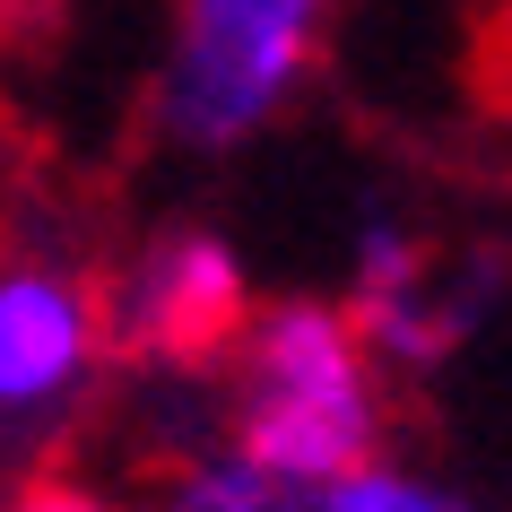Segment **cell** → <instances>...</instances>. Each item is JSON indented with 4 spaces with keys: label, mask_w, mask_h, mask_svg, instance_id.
Instances as JSON below:
<instances>
[{
    "label": "cell",
    "mask_w": 512,
    "mask_h": 512,
    "mask_svg": "<svg viewBox=\"0 0 512 512\" xmlns=\"http://www.w3.org/2000/svg\"><path fill=\"white\" fill-rule=\"evenodd\" d=\"M217 443L296 486H339L391 443V374L339 296H261L217 365Z\"/></svg>",
    "instance_id": "1"
},
{
    "label": "cell",
    "mask_w": 512,
    "mask_h": 512,
    "mask_svg": "<svg viewBox=\"0 0 512 512\" xmlns=\"http://www.w3.org/2000/svg\"><path fill=\"white\" fill-rule=\"evenodd\" d=\"M252 304V270L217 226H157L105 287L113 356H148L157 374H217Z\"/></svg>",
    "instance_id": "4"
},
{
    "label": "cell",
    "mask_w": 512,
    "mask_h": 512,
    "mask_svg": "<svg viewBox=\"0 0 512 512\" xmlns=\"http://www.w3.org/2000/svg\"><path fill=\"white\" fill-rule=\"evenodd\" d=\"M365 330V348L382 356V374H434V365H452V348L478 330V296L460 287L443 261H426L417 278L400 287H382V296H339Z\"/></svg>",
    "instance_id": "5"
},
{
    "label": "cell",
    "mask_w": 512,
    "mask_h": 512,
    "mask_svg": "<svg viewBox=\"0 0 512 512\" xmlns=\"http://www.w3.org/2000/svg\"><path fill=\"white\" fill-rule=\"evenodd\" d=\"M339 0H174L157 61V139L183 157H235L322 70Z\"/></svg>",
    "instance_id": "2"
},
{
    "label": "cell",
    "mask_w": 512,
    "mask_h": 512,
    "mask_svg": "<svg viewBox=\"0 0 512 512\" xmlns=\"http://www.w3.org/2000/svg\"><path fill=\"white\" fill-rule=\"evenodd\" d=\"M0 512H148V504H131L105 478H79V469H35L0 495Z\"/></svg>",
    "instance_id": "8"
},
{
    "label": "cell",
    "mask_w": 512,
    "mask_h": 512,
    "mask_svg": "<svg viewBox=\"0 0 512 512\" xmlns=\"http://www.w3.org/2000/svg\"><path fill=\"white\" fill-rule=\"evenodd\" d=\"M105 365H113L105 278L61 252L0 261V452L53 443L96 400Z\"/></svg>",
    "instance_id": "3"
},
{
    "label": "cell",
    "mask_w": 512,
    "mask_h": 512,
    "mask_svg": "<svg viewBox=\"0 0 512 512\" xmlns=\"http://www.w3.org/2000/svg\"><path fill=\"white\" fill-rule=\"evenodd\" d=\"M322 512H495L486 495H469V486L434 478V469H408V460H365V469H348L339 486H322Z\"/></svg>",
    "instance_id": "7"
},
{
    "label": "cell",
    "mask_w": 512,
    "mask_h": 512,
    "mask_svg": "<svg viewBox=\"0 0 512 512\" xmlns=\"http://www.w3.org/2000/svg\"><path fill=\"white\" fill-rule=\"evenodd\" d=\"M148 512H322V486H296L261 469V460H243L235 443H191L183 460H165L157 478V504Z\"/></svg>",
    "instance_id": "6"
}]
</instances>
